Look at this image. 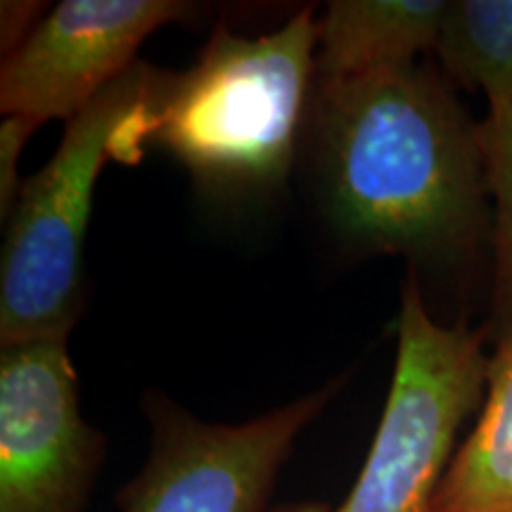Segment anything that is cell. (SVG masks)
<instances>
[{
  "mask_svg": "<svg viewBox=\"0 0 512 512\" xmlns=\"http://www.w3.org/2000/svg\"><path fill=\"white\" fill-rule=\"evenodd\" d=\"M489 197L496 211V299L505 328L512 325V119L479 124Z\"/></svg>",
  "mask_w": 512,
  "mask_h": 512,
  "instance_id": "cell-11",
  "label": "cell"
},
{
  "mask_svg": "<svg viewBox=\"0 0 512 512\" xmlns=\"http://www.w3.org/2000/svg\"><path fill=\"white\" fill-rule=\"evenodd\" d=\"M83 420L67 337L0 354V512H83L107 453Z\"/></svg>",
  "mask_w": 512,
  "mask_h": 512,
  "instance_id": "cell-6",
  "label": "cell"
},
{
  "mask_svg": "<svg viewBox=\"0 0 512 512\" xmlns=\"http://www.w3.org/2000/svg\"><path fill=\"white\" fill-rule=\"evenodd\" d=\"M157 72L152 64H133L67 121L53 159L22 183L0 261L3 347L67 337L79 318L95 183L107 159H143V119Z\"/></svg>",
  "mask_w": 512,
  "mask_h": 512,
  "instance_id": "cell-3",
  "label": "cell"
},
{
  "mask_svg": "<svg viewBox=\"0 0 512 512\" xmlns=\"http://www.w3.org/2000/svg\"><path fill=\"white\" fill-rule=\"evenodd\" d=\"M491 356L482 335L437 323L411 278L387 403L356 484L342 503H285L268 512H430L463 422L482 408Z\"/></svg>",
  "mask_w": 512,
  "mask_h": 512,
  "instance_id": "cell-4",
  "label": "cell"
},
{
  "mask_svg": "<svg viewBox=\"0 0 512 512\" xmlns=\"http://www.w3.org/2000/svg\"><path fill=\"white\" fill-rule=\"evenodd\" d=\"M434 53L453 81L484 93L486 119H512V0L448 3Z\"/></svg>",
  "mask_w": 512,
  "mask_h": 512,
  "instance_id": "cell-10",
  "label": "cell"
},
{
  "mask_svg": "<svg viewBox=\"0 0 512 512\" xmlns=\"http://www.w3.org/2000/svg\"><path fill=\"white\" fill-rule=\"evenodd\" d=\"M36 131L34 124L19 117H5L0 124V216L8 219L15 207L22 183L17 176L19 159L27 147L31 133Z\"/></svg>",
  "mask_w": 512,
  "mask_h": 512,
  "instance_id": "cell-12",
  "label": "cell"
},
{
  "mask_svg": "<svg viewBox=\"0 0 512 512\" xmlns=\"http://www.w3.org/2000/svg\"><path fill=\"white\" fill-rule=\"evenodd\" d=\"M190 12L178 0H64L5 57L0 110L36 128L72 121L138 62L147 36Z\"/></svg>",
  "mask_w": 512,
  "mask_h": 512,
  "instance_id": "cell-7",
  "label": "cell"
},
{
  "mask_svg": "<svg viewBox=\"0 0 512 512\" xmlns=\"http://www.w3.org/2000/svg\"><path fill=\"white\" fill-rule=\"evenodd\" d=\"M332 219L375 252L434 256L477 238L489 195L479 124L420 64L316 83Z\"/></svg>",
  "mask_w": 512,
  "mask_h": 512,
  "instance_id": "cell-1",
  "label": "cell"
},
{
  "mask_svg": "<svg viewBox=\"0 0 512 512\" xmlns=\"http://www.w3.org/2000/svg\"><path fill=\"white\" fill-rule=\"evenodd\" d=\"M316 50L318 19L309 8L256 38L216 29L190 69L157 72L145 150L169 152L216 195L278 188L316 86Z\"/></svg>",
  "mask_w": 512,
  "mask_h": 512,
  "instance_id": "cell-2",
  "label": "cell"
},
{
  "mask_svg": "<svg viewBox=\"0 0 512 512\" xmlns=\"http://www.w3.org/2000/svg\"><path fill=\"white\" fill-rule=\"evenodd\" d=\"M430 512H512V325L489 361L479 418L448 465Z\"/></svg>",
  "mask_w": 512,
  "mask_h": 512,
  "instance_id": "cell-9",
  "label": "cell"
},
{
  "mask_svg": "<svg viewBox=\"0 0 512 512\" xmlns=\"http://www.w3.org/2000/svg\"><path fill=\"white\" fill-rule=\"evenodd\" d=\"M339 384L240 425L204 422L164 396H150V456L119 491V510L268 512L275 479L299 434L323 413Z\"/></svg>",
  "mask_w": 512,
  "mask_h": 512,
  "instance_id": "cell-5",
  "label": "cell"
},
{
  "mask_svg": "<svg viewBox=\"0 0 512 512\" xmlns=\"http://www.w3.org/2000/svg\"><path fill=\"white\" fill-rule=\"evenodd\" d=\"M446 0H335L318 19L316 83L403 67L437 48Z\"/></svg>",
  "mask_w": 512,
  "mask_h": 512,
  "instance_id": "cell-8",
  "label": "cell"
}]
</instances>
